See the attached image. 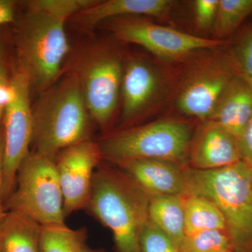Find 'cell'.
Listing matches in <instances>:
<instances>
[{
    "instance_id": "cell-24",
    "label": "cell",
    "mask_w": 252,
    "mask_h": 252,
    "mask_svg": "<svg viewBox=\"0 0 252 252\" xmlns=\"http://www.w3.org/2000/svg\"><path fill=\"white\" fill-rule=\"evenodd\" d=\"M142 252H180L170 238L148 220L140 238Z\"/></svg>"
},
{
    "instance_id": "cell-23",
    "label": "cell",
    "mask_w": 252,
    "mask_h": 252,
    "mask_svg": "<svg viewBox=\"0 0 252 252\" xmlns=\"http://www.w3.org/2000/svg\"><path fill=\"white\" fill-rule=\"evenodd\" d=\"M98 1L96 0H33L27 1L26 4L29 9L43 11L66 21Z\"/></svg>"
},
{
    "instance_id": "cell-12",
    "label": "cell",
    "mask_w": 252,
    "mask_h": 252,
    "mask_svg": "<svg viewBox=\"0 0 252 252\" xmlns=\"http://www.w3.org/2000/svg\"><path fill=\"white\" fill-rule=\"evenodd\" d=\"M152 195L187 193L185 165L158 159H139L116 165Z\"/></svg>"
},
{
    "instance_id": "cell-20",
    "label": "cell",
    "mask_w": 252,
    "mask_h": 252,
    "mask_svg": "<svg viewBox=\"0 0 252 252\" xmlns=\"http://www.w3.org/2000/svg\"><path fill=\"white\" fill-rule=\"evenodd\" d=\"M86 238L84 228L72 229L65 224L41 226L39 252H80Z\"/></svg>"
},
{
    "instance_id": "cell-4",
    "label": "cell",
    "mask_w": 252,
    "mask_h": 252,
    "mask_svg": "<svg viewBox=\"0 0 252 252\" xmlns=\"http://www.w3.org/2000/svg\"><path fill=\"white\" fill-rule=\"evenodd\" d=\"M65 20L28 8L16 33L18 69L25 73L31 90L44 93L59 80L69 46Z\"/></svg>"
},
{
    "instance_id": "cell-11",
    "label": "cell",
    "mask_w": 252,
    "mask_h": 252,
    "mask_svg": "<svg viewBox=\"0 0 252 252\" xmlns=\"http://www.w3.org/2000/svg\"><path fill=\"white\" fill-rule=\"evenodd\" d=\"M238 140L220 126L209 122L192 140L187 165L199 170H211L241 161Z\"/></svg>"
},
{
    "instance_id": "cell-2",
    "label": "cell",
    "mask_w": 252,
    "mask_h": 252,
    "mask_svg": "<svg viewBox=\"0 0 252 252\" xmlns=\"http://www.w3.org/2000/svg\"><path fill=\"white\" fill-rule=\"evenodd\" d=\"M36 153L56 158L58 154L90 140L91 117L74 74L58 80L32 107Z\"/></svg>"
},
{
    "instance_id": "cell-13",
    "label": "cell",
    "mask_w": 252,
    "mask_h": 252,
    "mask_svg": "<svg viewBox=\"0 0 252 252\" xmlns=\"http://www.w3.org/2000/svg\"><path fill=\"white\" fill-rule=\"evenodd\" d=\"M233 78L220 71L204 73L195 78L180 94L179 108L190 117L210 119Z\"/></svg>"
},
{
    "instance_id": "cell-25",
    "label": "cell",
    "mask_w": 252,
    "mask_h": 252,
    "mask_svg": "<svg viewBox=\"0 0 252 252\" xmlns=\"http://www.w3.org/2000/svg\"><path fill=\"white\" fill-rule=\"evenodd\" d=\"M237 56L243 77L252 88V26L240 41Z\"/></svg>"
},
{
    "instance_id": "cell-31",
    "label": "cell",
    "mask_w": 252,
    "mask_h": 252,
    "mask_svg": "<svg viewBox=\"0 0 252 252\" xmlns=\"http://www.w3.org/2000/svg\"><path fill=\"white\" fill-rule=\"evenodd\" d=\"M80 252H104L100 250H94V249H91L89 248L87 245H85V246L83 248L82 250H81Z\"/></svg>"
},
{
    "instance_id": "cell-7",
    "label": "cell",
    "mask_w": 252,
    "mask_h": 252,
    "mask_svg": "<svg viewBox=\"0 0 252 252\" xmlns=\"http://www.w3.org/2000/svg\"><path fill=\"white\" fill-rule=\"evenodd\" d=\"M73 74L91 118L105 128L115 112L122 88L120 59L105 48L94 46L81 56Z\"/></svg>"
},
{
    "instance_id": "cell-30",
    "label": "cell",
    "mask_w": 252,
    "mask_h": 252,
    "mask_svg": "<svg viewBox=\"0 0 252 252\" xmlns=\"http://www.w3.org/2000/svg\"><path fill=\"white\" fill-rule=\"evenodd\" d=\"M4 132L3 129L0 130V222L4 218L6 212H4L2 202V189H3V158H4Z\"/></svg>"
},
{
    "instance_id": "cell-10",
    "label": "cell",
    "mask_w": 252,
    "mask_h": 252,
    "mask_svg": "<svg viewBox=\"0 0 252 252\" xmlns=\"http://www.w3.org/2000/svg\"><path fill=\"white\" fill-rule=\"evenodd\" d=\"M118 39L143 46L159 57L175 59L195 50L212 49L222 41L200 37L138 19L119 18L112 24Z\"/></svg>"
},
{
    "instance_id": "cell-15",
    "label": "cell",
    "mask_w": 252,
    "mask_h": 252,
    "mask_svg": "<svg viewBox=\"0 0 252 252\" xmlns=\"http://www.w3.org/2000/svg\"><path fill=\"white\" fill-rule=\"evenodd\" d=\"M252 116V88L242 77L230 81L210 122L240 138Z\"/></svg>"
},
{
    "instance_id": "cell-28",
    "label": "cell",
    "mask_w": 252,
    "mask_h": 252,
    "mask_svg": "<svg viewBox=\"0 0 252 252\" xmlns=\"http://www.w3.org/2000/svg\"><path fill=\"white\" fill-rule=\"evenodd\" d=\"M238 146L242 160L252 167V116L238 139Z\"/></svg>"
},
{
    "instance_id": "cell-29",
    "label": "cell",
    "mask_w": 252,
    "mask_h": 252,
    "mask_svg": "<svg viewBox=\"0 0 252 252\" xmlns=\"http://www.w3.org/2000/svg\"><path fill=\"white\" fill-rule=\"evenodd\" d=\"M17 4L14 0H0V26L14 22Z\"/></svg>"
},
{
    "instance_id": "cell-17",
    "label": "cell",
    "mask_w": 252,
    "mask_h": 252,
    "mask_svg": "<svg viewBox=\"0 0 252 252\" xmlns=\"http://www.w3.org/2000/svg\"><path fill=\"white\" fill-rule=\"evenodd\" d=\"M148 218L180 250L186 236L184 194L149 196Z\"/></svg>"
},
{
    "instance_id": "cell-5",
    "label": "cell",
    "mask_w": 252,
    "mask_h": 252,
    "mask_svg": "<svg viewBox=\"0 0 252 252\" xmlns=\"http://www.w3.org/2000/svg\"><path fill=\"white\" fill-rule=\"evenodd\" d=\"M192 140L190 124L167 119L124 129L106 136L98 144L102 160L114 165L139 159L187 165Z\"/></svg>"
},
{
    "instance_id": "cell-8",
    "label": "cell",
    "mask_w": 252,
    "mask_h": 252,
    "mask_svg": "<svg viewBox=\"0 0 252 252\" xmlns=\"http://www.w3.org/2000/svg\"><path fill=\"white\" fill-rule=\"evenodd\" d=\"M31 92L27 76L18 69L11 78V96L3 117V200H7L14 191L18 169L31 152L33 136Z\"/></svg>"
},
{
    "instance_id": "cell-16",
    "label": "cell",
    "mask_w": 252,
    "mask_h": 252,
    "mask_svg": "<svg viewBox=\"0 0 252 252\" xmlns=\"http://www.w3.org/2000/svg\"><path fill=\"white\" fill-rule=\"evenodd\" d=\"M170 0H109L99 1L89 9L73 17L74 22L83 28L94 27L104 20L129 15L160 16L173 4Z\"/></svg>"
},
{
    "instance_id": "cell-22",
    "label": "cell",
    "mask_w": 252,
    "mask_h": 252,
    "mask_svg": "<svg viewBox=\"0 0 252 252\" xmlns=\"http://www.w3.org/2000/svg\"><path fill=\"white\" fill-rule=\"evenodd\" d=\"M233 251L229 235L225 230H210L186 235L180 252H226Z\"/></svg>"
},
{
    "instance_id": "cell-14",
    "label": "cell",
    "mask_w": 252,
    "mask_h": 252,
    "mask_svg": "<svg viewBox=\"0 0 252 252\" xmlns=\"http://www.w3.org/2000/svg\"><path fill=\"white\" fill-rule=\"evenodd\" d=\"M157 74L152 67L140 59L127 63L123 74L122 119L129 124L138 117L152 101L158 87Z\"/></svg>"
},
{
    "instance_id": "cell-21",
    "label": "cell",
    "mask_w": 252,
    "mask_h": 252,
    "mask_svg": "<svg viewBox=\"0 0 252 252\" xmlns=\"http://www.w3.org/2000/svg\"><path fill=\"white\" fill-rule=\"evenodd\" d=\"M252 13V0H220L215 32L220 36L229 35Z\"/></svg>"
},
{
    "instance_id": "cell-3",
    "label": "cell",
    "mask_w": 252,
    "mask_h": 252,
    "mask_svg": "<svg viewBox=\"0 0 252 252\" xmlns=\"http://www.w3.org/2000/svg\"><path fill=\"white\" fill-rule=\"evenodd\" d=\"M187 193L211 200L223 215L233 252H252L251 167L243 160L211 170L184 167Z\"/></svg>"
},
{
    "instance_id": "cell-26",
    "label": "cell",
    "mask_w": 252,
    "mask_h": 252,
    "mask_svg": "<svg viewBox=\"0 0 252 252\" xmlns=\"http://www.w3.org/2000/svg\"><path fill=\"white\" fill-rule=\"evenodd\" d=\"M6 49L0 41V122L11 96V77L9 75Z\"/></svg>"
},
{
    "instance_id": "cell-9",
    "label": "cell",
    "mask_w": 252,
    "mask_h": 252,
    "mask_svg": "<svg viewBox=\"0 0 252 252\" xmlns=\"http://www.w3.org/2000/svg\"><path fill=\"white\" fill-rule=\"evenodd\" d=\"M102 160L98 143L91 140L63 149L55 158L65 217L86 209L94 172Z\"/></svg>"
},
{
    "instance_id": "cell-6",
    "label": "cell",
    "mask_w": 252,
    "mask_h": 252,
    "mask_svg": "<svg viewBox=\"0 0 252 252\" xmlns=\"http://www.w3.org/2000/svg\"><path fill=\"white\" fill-rule=\"evenodd\" d=\"M6 208L41 226L64 224V200L55 158L30 152L18 169Z\"/></svg>"
},
{
    "instance_id": "cell-19",
    "label": "cell",
    "mask_w": 252,
    "mask_h": 252,
    "mask_svg": "<svg viewBox=\"0 0 252 252\" xmlns=\"http://www.w3.org/2000/svg\"><path fill=\"white\" fill-rule=\"evenodd\" d=\"M186 235L210 230H225L220 209L211 200L190 193L184 194Z\"/></svg>"
},
{
    "instance_id": "cell-33",
    "label": "cell",
    "mask_w": 252,
    "mask_h": 252,
    "mask_svg": "<svg viewBox=\"0 0 252 252\" xmlns=\"http://www.w3.org/2000/svg\"><path fill=\"white\" fill-rule=\"evenodd\" d=\"M226 252H233V251Z\"/></svg>"
},
{
    "instance_id": "cell-32",
    "label": "cell",
    "mask_w": 252,
    "mask_h": 252,
    "mask_svg": "<svg viewBox=\"0 0 252 252\" xmlns=\"http://www.w3.org/2000/svg\"><path fill=\"white\" fill-rule=\"evenodd\" d=\"M250 176H251V186L252 189V167H251V172H250Z\"/></svg>"
},
{
    "instance_id": "cell-18",
    "label": "cell",
    "mask_w": 252,
    "mask_h": 252,
    "mask_svg": "<svg viewBox=\"0 0 252 252\" xmlns=\"http://www.w3.org/2000/svg\"><path fill=\"white\" fill-rule=\"evenodd\" d=\"M41 227L21 214L6 212L0 222V252H39Z\"/></svg>"
},
{
    "instance_id": "cell-27",
    "label": "cell",
    "mask_w": 252,
    "mask_h": 252,
    "mask_svg": "<svg viewBox=\"0 0 252 252\" xmlns=\"http://www.w3.org/2000/svg\"><path fill=\"white\" fill-rule=\"evenodd\" d=\"M220 0H198L195 3V20L201 30H207L215 23Z\"/></svg>"
},
{
    "instance_id": "cell-1",
    "label": "cell",
    "mask_w": 252,
    "mask_h": 252,
    "mask_svg": "<svg viewBox=\"0 0 252 252\" xmlns=\"http://www.w3.org/2000/svg\"><path fill=\"white\" fill-rule=\"evenodd\" d=\"M149 195L122 169L101 162L86 209L112 232L117 252H142Z\"/></svg>"
}]
</instances>
